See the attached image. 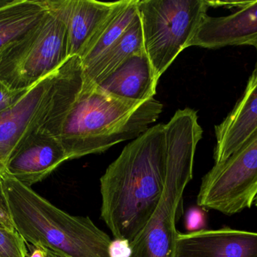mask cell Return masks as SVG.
<instances>
[{
  "label": "cell",
  "instance_id": "1",
  "mask_svg": "<svg viewBox=\"0 0 257 257\" xmlns=\"http://www.w3.org/2000/svg\"><path fill=\"white\" fill-rule=\"evenodd\" d=\"M197 113L177 110L125 146L100 179L101 217L115 239L134 241L157 211L172 157L202 130Z\"/></svg>",
  "mask_w": 257,
  "mask_h": 257
},
{
  "label": "cell",
  "instance_id": "2",
  "mask_svg": "<svg viewBox=\"0 0 257 257\" xmlns=\"http://www.w3.org/2000/svg\"><path fill=\"white\" fill-rule=\"evenodd\" d=\"M163 108L154 98L130 102L85 81L62 125L58 140L69 160L101 153L142 135L159 119Z\"/></svg>",
  "mask_w": 257,
  "mask_h": 257
},
{
  "label": "cell",
  "instance_id": "3",
  "mask_svg": "<svg viewBox=\"0 0 257 257\" xmlns=\"http://www.w3.org/2000/svg\"><path fill=\"white\" fill-rule=\"evenodd\" d=\"M3 179L12 221L27 244L67 257H108L111 238L90 217L64 212L7 173Z\"/></svg>",
  "mask_w": 257,
  "mask_h": 257
},
{
  "label": "cell",
  "instance_id": "4",
  "mask_svg": "<svg viewBox=\"0 0 257 257\" xmlns=\"http://www.w3.org/2000/svg\"><path fill=\"white\" fill-rule=\"evenodd\" d=\"M47 4L40 21L0 51V81L10 89H30L69 58L71 0H47Z\"/></svg>",
  "mask_w": 257,
  "mask_h": 257
},
{
  "label": "cell",
  "instance_id": "5",
  "mask_svg": "<svg viewBox=\"0 0 257 257\" xmlns=\"http://www.w3.org/2000/svg\"><path fill=\"white\" fill-rule=\"evenodd\" d=\"M144 48L157 78L187 48L211 8L206 0H138Z\"/></svg>",
  "mask_w": 257,
  "mask_h": 257
},
{
  "label": "cell",
  "instance_id": "6",
  "mask_svg": "<svg viewBox=\"0 0 257 257\" xmlns=\"http://www.w3.org/2000/svg\"><path fill=\"white\" fill-rule=\"evenodd\" d=\"M203 130L190 136L172 157L166 186L157 211L139 236L130 243L131 257H174L183 214L184 193L193 179L195 153Z\"/></svg>",
  "mask_w": 257,
  "mask_h": 257
},
{
  "label": "cell",
  "instance_id": "7",
  "mask_svg": "<svg viewBox=\"0 0 257 257\" xmlns=\"http://www.w3.org/2000/svg\"><path fill=\"white\" fill-rule=\"evenodd\" d=\"M257 196V129L227 159L203 177L197 197L200 208L226 215L250 208Z\"/></svg>",
  "mask_w": 257,
  "mask_h": 257
},
{
  "label": "cell",
  "instance_id": "8",
  "mask_svg": "<svg viewBox=\"0 0 257 257\" xmlns=\"http://www.w3.org/2000/svg\"><path fill=\"white\" fill-rule=\"evenodd\" d=\"M57 71L41 79L16 104L0 113V153L6 164L18 147L43 126L52 107Z\"/></svg>",
  "mask_w": 257,
  "mask_h": 257
},
{
  "label": "cell",
  "instance_id": "9",
  "mask_svg": "<svg viewBox=\"0 0 257 257\" xmlns=\"http://www.w3.org/2000/svg\"><path fill=\"white\" fill-rule=\"evenodd\" d=\"M69 159L57 137L40 128L11 155L6 164L8 175L31 187L49 176Z\"/></svg>",
  "mask_w": 257,
  "mask_h": 257
},
{
  "label": "cell",
  "instance_id": "10",
  "mask_svg": "<svg viewBox=\"0 0 257 257\" xmlns=\"http://www.w3.org/2000/svg\"><path fill=\"white\" fill-rule=\"evenodd\" d=\"M257 45V0L224 17L205 15L196 27L187 48L217 49L226 46Z\"/></svg>",
  "mask_w": 257,
  "mask_h": 257
},
{
  "label": "cell",
  "instance_id": "11",
  "mask_svg": "<svg viewBox=\"0 0 257 257\" xmlns=\"http://www.w3.org/2000/svg\"><path fill=\"white\" fill-rule=\"evenodd\" d=\"M174 257H257V232L227 227L178 232Z\"/></svg>",
  "mask_w": 257,
  "mask_h": 257
},
{
  "label": "cell",
  "instance_id": "12",
  "mask_svg": "<svg viewBox=\"0 0 257 257\" xmlns=\"http://www.w3.org/2000/svg\"><path fill=\"white\" fill-rule=\"evenodd\" d=\"M214 129V164H219L236 152L257 129L256 75L251 74L241 98Z\"/></svg>",
  "mask_w": 257,
  "mask_h": 257
},
{
  "label": "cell",
  "instance_id": "13",
  "mask_svg": "<svg viewBox=\"0 0 257 257\" xmlns=\"http://www.w3.org/2000/svg\"><path fill=\"white\" fill-rule=\"evenodd\" d=\"M159 78L146 53L130 57L96 87L119 99L144 103L154 98Z\"/></svg>",
  "mask_w": 257,
  "mask_h": 257
},
{
  "label": "cell",
  "instance_id": "14",
  "mask_svg": "<svg viewBox=\"0 0 257 257\" xmlns=\"http://www.w3.org/2000/svg\"><path fill=\"white\" fill-rule=\"evenodd\" d=\"M120 1L71 0L68 17V51L69 57L81 58Z\"/></svg>",
  "mask_w": 257,
  "mask_h": 257
},
{
  "label": "cell",
  "instance_id": "15",
  "mask_svg": "<svg viewBox=\"0 0 257 257\" xmlns=\"http://www.w3.org/2000/svg\"><path fill=\"white\" fill-rule=\"evenodd\" d=\"M47 0L0 1V51L40 21Z\"/></svg>",
  "mask_w": 257,
  "mask_h": 257
},
{
  "label": "cell",
  "instance_id": "16",
  "mask_svg": "<svg viewBox=\"0 0 257 257\" xmlns=\"http://www.w3.org/2000/svg\"><path fill=\"white\" fill-rule=\"evenodd\" d=\"M138 0H120L105 25L81 57L84 72L90 69L139 18Z\"/></svg>",
  "mask_w": 257,
  "mask_h": 257
},
{
  "label": "cell",
  "instance_id": "17",
  "mask_svg": "<svg viewBox=\"0 0 257 257\" xmlns=\"http://www.w3.org/2000/svg\"><path fill=\"white\" fill-rule=\"evenodd\" d=\"M143 52H145L143 34L139 17L121 38L105 51L90 69L84 72L86 82L98 85L130 57Z\"/></svg>",
  "mask_w": 257,
  "mask_h": 257
},
{
  "label": "cell",
  "instance_id": "18",
  "mask_svg": "<svg viewBox=\"0 0 257 257\" xmlns=\"http://www.w3.org/2000/svg\"><path fill=\"white\" fill-rule=\"evenodd\" d=\"M25 240L18 232L0 228V257H27Z\"/></svg>",
  "mask_w": 257,
  "mask_h": 257
},
{
  "label": "cell",
  "instance_id": "19",
  "mask_svg": "<svg viewBox=\"0 0 257 257\" xmlns=\"http://www.w3.org/2000/svg\"><path fill=\"white\" fill-rule=\"evenodd\" d=\"M29 89L15 90L0 81V113L16 104L28 92Z\"/></svg>",
  "mask_w": 257,
  "mask_h": 257
},
{
  "label": "cell",
  "instance_id": "20",
  "mask_svg": "<svg viewBox=\"0 0 257 257\" xmlns=\"http://www.w3.org/2000/svg\"><path fill=\"white\" fill-rule=\"evenodd\" d=\"M0 228L8 229L12 232H17L9 211L2 175H0Z\"/></svg>",
  "mask_w": 257,
  "mask_h": 257
},
{
  "label": "cell",
  "instance_id": "21",
  "mask_svg": "<svg viewBox=\"0 0 257 257\" xmlns=\"http://www.w3.org/2000/svg\"><path fill=\"white\" fill-rule=\"evenodd\" d=\"M205 225V214L202 210L193 208L187 211L185 217V228L188 232L203 230Z\"/></svg>",
  "mask_w": 257,
  "mask_h": 257
},
{
  "label": "cell",
  "instance_id": "22",
  "mask_svg": "<svg viewBox=\"0 0 257 257\" xmlns=\"http://www.w3.org/2000/svg\"><path fill=\"white\" fill-rule=\"evenodd\" d=\"M130 242L126 239H114L108 246V257H131Z\"/></svg>",
  "mask_w": 257,
  "mask_h": 257
},
{
  "label": "cell",
  "instance_id": "23",
  "mask_svg": "<svg viewBox=\"0 0 257 257\" xmlns=\"http://www.w3.org/2000/svg\"><path fill=\"white\" fill-rule=\"evenodd\" d=\"M29 246L30 250H32L29 257H47L46 251L45 249L42 247H36V246L31 245V244H27Z\"/></svg>",
  "mask_w": 257,
  "mask_h": 257
},
{
  "label": "cell",
  "instance_id": "24",
  "mask_svg": "<svg viewBox=\"0 0 257 257\" xmlns=\"http://www.w3.org/2000/svg\"><path fill=\"white\" fill-rule=\"evenodd\" d=\"M45 249V251H46L47 257H67L63 256V255L60 254V253H57V252L54 251V250H49V249L47 248Z\"/></svg>",
  "mask_w": 257,
  "mask_h": 257
},
{
  "label": "cell",
  "instance_id": "25",
  "mask_svg": "<svg viewBox=\"0 0 257 257\" xmlns=\"http://www.w3.org/2000/svg\"><path fill=\"white\" fill-rule=\"evenodd\" d=\"M6 173V162L0 153V175L3 176L4 174Z\"/></svg>",
  "mask_w": 257,
  "mask_h": 257
},
{
  "label": "cell",
  "instance_id": "26",
  "mask_svg": "<svg viewBox=\"0 0 257 257\" xmlns=\"http://www.w3.org/2000/svg\"><path fill=\"white\" fill-rule=\"evenodd\" d=\"M255 48H256V63H255L254 69H253V73L252 74H253V75H256L257 76V45H255Z\"/></svg>",
  "mask_w": 257,
  "mask_h": 257
},
{
  "label": "cell",
  "instance_id": "27",
  "mask_svg": "<svg viewBox=\"0 0 257 257\" xmlns=\"http://www.w3.org/2000/svg\"><path fill=\"white\" fill-rule=\"evenodd\" d=\"M254 202H255V205H256V207L257 208V196L256 197V199H255Z\"/></svg>",
  "mask_w": 257,
  "mask_h": 257
}]
</instances>
